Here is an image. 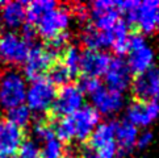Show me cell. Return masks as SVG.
<instances>
[{
  "label": "cell",
  "mask_w": 159,
  "mask_h": 158,
  "mask_svg": "<svg viewBox=\"0 0 159 158\" xmlns=\"http://www.w3.org/2000/svg\"><path fill=\"white\" fill-rule=\"evenodd\" d=\"M25 77L17 70H7L0 75V107L12 109L25 103L26 98Z\"/></svg>",
  "instance_id": "obj_1"
},
{
  "label": "cell",
  "mask_w": 159,
  "mask_h": 158,
  "mask_svg": "<svg viewBox=\"0 0 159 158\" xmlns=\"http://www.w3.org/2000/svg\"><path fill=\"white\" fill-rule=\"evenodd\" d=\"M57 98V86L48 78L33 81L26 90V107L32 112L42 114L50 109Z\"/></svg>",
  "instance_id": "obj_2"
},
{
  "label": "cell",
  "mask_w": 159,
  "mask_h": 158,
  "mask_svg": "<svg viewBox=\"0 0 159 158\" xmlns=\"http://www.w3.org/2000/svg\"><path fill=\"white\" fill-rule=\"evenodd\" d=\"M129 55L126 63L133 74H142L152 67L154 63V52L145 42L142 33L135 32L129 36Z\"/></svg>",
  "instance_id": "obj_3"
},
{
  "label": "cell",
  "mask_w": 159,
  "mask_h": 158,
  "mask_svg": "<svg viewBox=\"0 0 159 158\" xmlns=\"http://www.w3.org/2000/svg\"><path fill=\"white\" fill-rule=\"evenodd\" d=\"M116 121L99 124L89 136V150H93L99 158H115L117 154L116 145Z\"/></svg>",
  "instance_id": "obj_4"
},
{
  "label": "cell",
  "mask_w": 159,
  "mask_h": 158,
  "mask_svg": "<svg viewBox=\"0 0 159 158\" xmlns=\"http://www.w3.org/2000/svg\"><path fill=\"white\" fill-rule=\"evenodd\" d=\"M55 59L57 57L46 46H41V45L30 46L28 57L24 62V74L22 75L30 79L32 82L41 79L52 69V66L55 63Z\"/></svg>",
  "instance_id": "obj_5"
},
{
  "label": "cell",
  "mask_w": 159,
  "mask_h": 158,
  "mask_svg": "<svg viewBox=\"0 0 159 158\" xmlns=\"http://www.w3.org/2000/svg\"><path fill=\"white\" fill-rule=\"evenodd\" d=\"M71 15L65 7H55L46 15H43L36 24L37 33L46 41H52L62 33H66L70 25Z\"/></svg>",
  "instance_id": "obj_6"
},
{
  "label": "cell",
  "mask_w": 159,
  "mask_h": 158,
  "mask_svg": "<svg viewBox=\"0 0 159 158\" xmlns=\"http://www.w3.org/2000/svg\"><path fill=\"white\" fill-rule=\"evenodd\" d=\"M30 44L16 32H5L0 35V59L11 65L24 63Z\"/></svg>",
  "instance_id": "obj_7"
},
{
  "label": "cell",
  "mask_w": 159,
  "mask_h": 158,
  "mask_svg": "<svg viewBox=\"0 0 159 158\" xmlns=\"http://www.w3.org/2000/svg\"><path fill=\"white\" fill-rule=\"evenodd\" d=\"M84 105V94L76 84L67 83L57 91V98L53 103L52 111L57 117H67L75 114Z\"/></svg>",
  "instance_id": "obj_8"
},
{
  "label": "cell",
  "mask_w": 159,
  "mask_h": 158,
  "mask_svg": "<svg viewBox=\"0 0 159 158\" xmlns=\"http://www.w3.org/2000/svg\"><path fill=\"white\" fill-rule=\"evenodd\" d=\"M92 26L99 30L111 32L121 20V12L117 7V2L112 0H96L91 9Z\"/></svg>",
  "instance_id": "obj_9"
},
{
  "label": "cell",
  "mask_w": 159,
  "mask_h": 158,
  "mask_svg": "<svg viewBox=\"0 0 159 158\" xmlns=\"http://www.w3.org/2000/svg\"><path fill=\"white\" fill-rule=\"evenodd\" d=\"M133 94L138 101H158L159 99V69L151 67L137 75L133 82Z\"/></svg>",
  "instance_id": "obj_10"
},
{
  "label": "cell",
  "mask_w": 159,
  "mask_h": 158,
  "mask_svg": "<svg viewBox=\"0 0 159 158\" xmlns=\"http://www.w3.org/2000/svg\"><path fill=\"white\" fill-rule=\"evenodd\" d=\"M69 117L74 128V138L78 141L89 138L91 133L95 131L100 121V115L91 105H83L80 109Z\"/></svg>",
  "instance_id": "obj_11"
},
{
  "label": "cell",
  "mask_w": 159,
  "mask_h": 158,
  "mask_svg": "<svg viewBox=\"0 0 159 158\" xmlns=\"http://www.w3.org/2000/svg\"><path fill=\"white\" fill-rule=\"evenodd\" d=\"M25 140L24 131L9 120H0V158L12 157Z\"/></svg>",
  "instance_id": "obj_12"
},
{
  "label": "cell",
  "mask_w": 159,
  "mask_h": 158,
  "mask_svg": "<svg viewBox=\"0 0 159 158\" xmlns=\"http://www.w3.org/2000/svg\"><path fill=\"white\" fill-rule=\"evenodd\" d=\"M104 75L108 88L120 94H122L132 82V71H130L126 61L121 57L113 58L111 61L109 67Z\"/></svg>",
  "instance_id": "obj_13"
},
{
  "label": "cell",
  "mask_w": 159,
  "mask_h": 158,
  "mask_svg": "<svg viewBox=\"0 0 159 158\" xmlns=\"http://www.w3.org/2000/svg\"><path fill=\"white\" fill-rule=\"evenodd\" d=\"M92 108L99 115H113L118 112L124 105L122 94L113 91V90L100 87L98 91L91 95Z\"/></svg>",
  "instance_id": "obj_14"
},
{
  "label": "cell",
  "mask_w": 159,
  "mask_h": 158,
  "mask_svg": "<svg viewBox=\"0 0 159 158\" xmlns=\"http://www.w3.org/2000/svg\"><path fill=\"white\" fill-rule=\"evenodd\" d=\"M111 61L109 54L104 52L84 50L80 55V71H83V75L99 78L107 72Z\"/></svg>",
  "instance_id": "obj_15"
},
{
  "label": "cell",
  "mask_w": 159,
  "mask_h": 158,
  "mask_svg": "<svg viewBox=\"0 0 159 158\" xmlns=\"http://www.w3.org/2000/svg\"><path fill=\"white\" fill-rule=\"evenodd\" d=\"M158 116V101H135L126 111V121L133 124L134 127H149Z\"/></svg>",
  "instance_id": "obj_16"
},
{
  "label": "cell",
  "mask_w": 159,
  "mask_h": 158,
  "mask_svg": "<svg viewBox=\"0 0 159 158\" xmlns=\"http://www.w3.org/2000/svg\"><path fill=\"white\" fill-rule=\"evenodd\" d=\"M25 2H8L0 9V22L9 29H19L26 22Z\"/></svg>",
  "instance_id": "obj_17"
},
{
  "label": "cell",
  "mask_w": 159,
  "mask_h": 158,
  "mask_svg": "<svg viewBox=\"0 0 159 158\" xmlns=\"http://www.w3.org/2000/svg\"><path fill=\"white\" fill-rule=\"evenodd\" d=\"M158 9H159L158 0H146V2L139 3L135 25H138V28L143 33H152L157 28Z\"/></svg>",
  "instance_id": "obj_18"
},
{
  "label": "cell",
  "mask_w": 159,
  "mask_h": 158,
  "mask_svg": "<svg viewBox=\"0 0 159 158\" xmlns=\"http://www.w3.org/2000/svg\"><path fill=\"white\" fill-rule=\"evenodd\" d=\"M82 42L87 50H99L112 46V33L99 30L92 25L87 26L82 33Z\"/></svg>",
  "instance_id": "obj_19"
},
{
  "label": "cell",
  "mask_w": 159,
  "mask_h": 158,
  "mask_svg": "<svg viewBox=\"0 0 159 158\" xmlns=\"http://www.w3.org/2000/svg\"><path fill=\"white\" fill-rule=\"evenodd\" d=\"M137 138H138V128L137 127H134L133 124H130L129 121L117 123L116 136H115L117 149L128 153V151H130L135 146Z\"/></svg>",
  "instance_id": "obj_20"
},
{
  "label": "cell",
  "mask_w": 159,
  "mask_h": 158,
  "mask_svg": "<svg viewBox=\"0 0 159 158\" xmlns=\"http://www.w3.org/2000/svg\"><path fill=\"white\" fill-rule=\"evenodd\" d=\"M112 33V49L118 55L129 52V26L126 21L120 20L111 30Z\"/></svg>",
  "instance_id": "obj_21"
},
{
  "label": "cell",
  "mask_w": 159,
  "mask_h": 158,
  "mask_svg": "<svg viewBox=\"0 0 159 158\" xmlns=\"http://www.w3.org/2000/svg\"><path fill=\"white\" fill-rule=\"evenodd\" d=\"M55 7H58L54 0H34L26 4V22L34 25L38 20L46 15L50 11H53Z\"/></svg>",
  "instance_id": "obj_22"
},
{
  "label": "cell",
  "mask_w": 159,
  "mask_h": 158,
  "mask_svg": "<svg viewBox=\"0 0 159 158\" xmlns=\"http://www.w3.org/2000/svg\"><path fill=\"white\" fill-rule=\"evenodd\" d=\"M80 55H82L80 50L76 46H74V45L67 46L61 55L62 57L61 63L69 70L71 77H75L80 71Z\"/></svg>",
  "instance_id": "obj_23"
},
{
  "label": "cell",
  "mask_w": 159,
  "mask_h": 158,
  "mask_svg": "<svg viewBox=\"0 0 159 158\" xmlns=\"http://www.w3.org/2000/svg\"><path fill=\"white\" fill-rule=\"evenodd\" d=\"M7 120H9L12 124L17 125L19 128H25L30 124L32 120V111L28 108L26 104H21L15 107L12 109H8L7 112Z\"/></svg>",
  "instance_id": "obj_24"
},
{
  "label": "cell",
  "mask_w": 159,
  "mask_h": 158,
  "mask_svg": "<svg viewBox=\"0 0 159 158\" xmlns=\"http://www.w3.org/2000/svg\"><path fill=\"white\" fill-rule=\"evenodd\" d=\"M63 144L57 137L45 141L43 149H41V158H63Z\"/></svg>",
  "instance_id": "obj_25"
},
{
  "label": "cell",
  "mask_w": 159,
  "mask_h": 158,
  "mask_svg": "<svg viewBox=\"0 0 159 158\" xmlns=\"http://www.w3.org/2000/svg\"><path fill=\"white\" fill-rule=\"evenodd\" d=\"M71 74L69 72V70L66 69V67L62 65V63H54L52 66V69L49 70V81L54 83L55 86L57 84H59V86H65L70 82L71 79Z\"/></svg>",
  "instance_id": "obj_26"
},
{
  "label": "cell",
  "mask_w": 159,
  "mask_h": 158,
  "mask_svg": "<svg viewBox=\"0 0 159 158\" xmlns=\"http://www.w3.org/2000/svg\"><path fill=\"white\" fill-rule=\"evenodd\" d=\"M20 158H41V148L36 140H24L19 148Z\"/></svg>",
  "instance_id": "obj_27"
},
{
  "label": "cell",
  "mask_w": 159,
  "mask_h": 158,
  "mask_svg": "<svg viewBox=\"0 0 159 158\" xmlns=\"http://www.w3.org/2000/svg\"><path fill=\"white\" fill-rule=\"evenodd\" d=\"M33 133H34V136L41 141H48L50 138L55 137L53 123H46L43 120H39L34 124V127H33Z\"/></svg>",
  "instance_id": "obj_28"
},
{
  "label": "cell",
  "mask_w": 159,
  "mask_h": 158,
  "mask_svg": "<svg viewBox=\"0 0 159 158\" xmlns=\"http://www.w3.org/2000/svg\"><path fill=\"white\" fill-rule=\"evenodd\" d=\"M76 86L79 87V90H80L83 94L92 95L93 92H96L101 87V83L99 81V78L83 75L80 79H79V83L76 84Z\"/></svg>",
  "instance_id": "obj_29"
},
{
  "label": "cell",
  "mask_w": 159,
  "mask_h": 158,
  "mask_svg": "<svg viewBox=\"0 0 159 158\" xmlns=\"http://www.w3.org/2000/svg\"><path fill=\"white\" fill-rule=\"evenodd\" d=\"M152 141V133L151 132H142V133H138V138H137V144L135 146H138L139 149H146L147 146L151 144Z\"/></svg>",
  "instance_id": "obj_30"
},
{
  "label": "cell",
  "mask_w": 159,
  "mask_h": 158,
  "mask_svg": "<svg viewBox=\"0 0 159 158\" xmlns=\"http://www.w3.org/2000/svg\"><path fill=\"white\" fill-rule=\"evenodd\" d=\"M22 28V32H21V36L24 37L28 42L32 41V38L36 36V29H34V25H32V24H28V22H25L24 25L21 26Z\"/></svg>",
  "instance_id": "obj_31"
},
{
  "label": "cell",
  "mask_w": 159,
  "mask_h": 158,
  "mask_svg": "<svg viewBox=\"0 0 159 158\" xmlns=\"http://www.w3.org/2000/svg\"><path fill=\"white\" fill-rule=\"evenodd\" d=\"M84 158H99V157H98V156H93L92 153H91V150H89L88 153H87V156L84 157Z\"/></svg>",
  "instance_id": "obj_32"
},
{
  "label": "cell",
  "mask_w": 159,
  "mask_h": 158,
  "mask_svg": "<svg viewBox=\"0 0 159 158\" xmlns=\"http://www.w3.org/2000/svg\"><path fill=\"white\" fill-rule=\"evenodd\" d=\"M157 26H159V9L157 12Z\"/></svg>",
  "instance_id": "obj_33"
},
{
  "label": "cell",
  "mask_w": 159,
  "mask_h": 158,
  "mask_svg": "<svg viewBox=\"0 0 159 158\" xmlns=\"http://www.w3.org/2000/svg\"><path fill=\"white\" fill-rule=\"evenodd\" d=\"M9 158H20V157H19V156H16V154H15V156H12V157H9Z\"/></svg>",
  "instance_id": "obj_34"
},
{
  "label": "cell",
  "mask_w": 159,
  "mask_h": 158,
  "mask_svg": "<svg viewBox=\"0 0 159 158\" xmlns=\"http://www.w3.org/2000/svg\"><path fill=\"white\" fill-rule=\"evenodd\" d=\"M4 3H5V2H0V7H3V5H4Z\"/></svg>",
  "instance_id": "obj_35"
},
{
  "label": "cell",
  "mask_w": 159,
  "mask_h": 158,
  "mask_svg": "<svg viewBox=\"0 0 159 158\" xmlns=\"http://www.w3.org/2000/svg\"><path fill=\"white\" fill-rule=\"evenodd\" d=\"M0 29H2V22H0Z\"/></svg>",
  "instance_id": "obj_36"
}]
</instances>
